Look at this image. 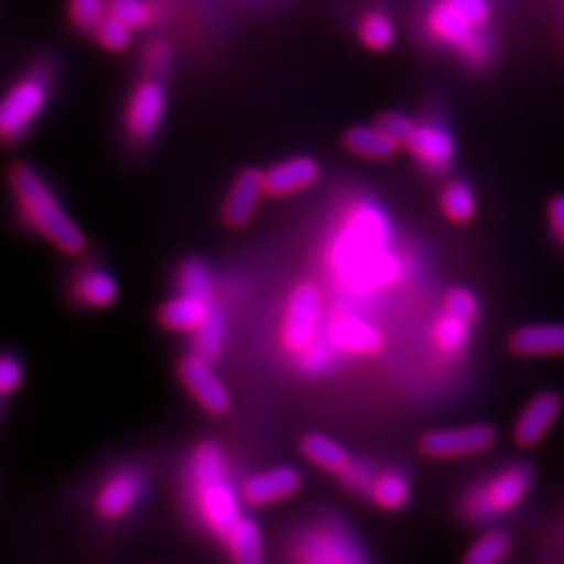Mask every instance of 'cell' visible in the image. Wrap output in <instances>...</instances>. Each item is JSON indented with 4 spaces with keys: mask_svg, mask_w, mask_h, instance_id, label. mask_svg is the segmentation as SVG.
I'll list each match as a JSON object with an SVG mask.
<instances>
[{
    "mask_svg": "<svg viewBox=\"0 0 564 564\" xmlns=\"http://www.w3.org/2000/svg\"><path fill=\"white\" fill-rule=\"evenodd\" d=\"M9 186L21 214L46 241L63 256H82L86 251V237L78 224L63 209L55 193L42 181L36 167L30 163L15 162L9 167Z\"/></svg>",
    "mask_w": 564,
    "mask_h": 564,
    "instance_id": "cell-1",
    "label": "cell"
},
{
    "mask_svg": "<svg viewBox=\"0 0 564 564\" xmlns=\"http://www.w3.org/2000/svg\"><path fill=\"white\" fill-rule=\"evenodd\" d=\"M191 487L193 502L203 527L224 540L226 533L241 521V500L235 494L223 449L218 445H197L191 458Z\"/></svg>",
    "mask_w": 564,
    "mask_h": 564,
    "instance_id": "cell-2",
    "label": "cell"
},
{
    "mask_svg": "<svg viewBox=\"0 0 564 564\" xmlns=\"http://www.w3.org/2000/svg\"><path fill=\"white\" fill-rule=\"evenodd\" d=\"M533 468L529 464H510L491 479L475 485L463 498V514L473 523L508 514L523 502L533 487Z\"/></svg>",
    "mask_w": 564,
    "mask_h": 564,
    "instance_id": "cell-3",
    "label": "cell"
},
{
    "mask_svg": "<svg viewBox=\"0 0 564 564\" xmlns=\"http://www.w3.org/2000/svg\"><path fill=\"white\" fill-rule=\"evenodd\" d=\"M323 318V293L318 284L303 281L295 284L289 295L284 321H282V345L291 354L307 351L318 335Z\"/></svg>",
    "mask_w": 564,
    "mask_h": 564,
    "instance_id": "cell-4",
    "label": "cell"
},
{
    "mask_svg": "<svg viewBox=\"0 0 564 564\" xmlns=\"http://www.w3.org/2000/svg\"><path fill=\"white\" fill-rule=\"evenodd\" d=\"M429 32L447 46H454L473 65H485L491 59V44L481 34V28L466 20L454 7L440 2L429 11Z\"/></svg>",
    "mask_w": 564,
    "mask_h": 564,
    "instance_id": "cell-5",
    "label": "cell"
},
{
    "mask_svg": "<svg viewBox=\"0 0 564 564\" xmlns=\"http://www.w3.org/2000/svg\"><path fill=\"white\" fill-rule=\"evenodd\" d=\"M48 101V84L39 74L18 82L0 105V132L7 141H15L41 116Z\"/></svg>",
    "mask_w": 564,
    "mask_h": 564,
    "instance_id": "cell-6",
    "label": "cell"
},
{
    "mask_svg": "<svg viewBox=\"0 0 564 564\" xmlns=\"http://www.w3.org/2000/svg\"><path fill=\"white\" fill-rule=\"evenodd\" d=\"M498 442V433L491 424H464L456 429H440L424 433L419 447L426 458L447 460V458H464L477 456L491 449Z\"/></svg>",
    "mask_w": 564,
    "mask_h": 564,
    "instance_id": "cell-7",
    "label": "cell"
},
{
    "mask_svg": "<svg viewBox=\"0 0 564 564\" xmlns=\"http://www.w3.org/2000/svg\"><path fill=\"white\" fill-rule=\"evenodd\" d=\"M293 564H368L356 542L335 527L303 533L293 547Z\"/></svg>",
    "mask_w": 564,
    "mask_h": 564,
    "instance_id": "cell-8",
    "label": "cell"
},
{
    "mask_svg": "<svg viewBox=\"0 0 564 564\" xmlns=\"http://www.w3.org/2000/svg\"><path fill=\"white\" fill-rule=\"evenodd\" d=\"M176 370L181 383L188 389L193 400L199 403L207 414L224 416L230 412L232 398L212 364L191 354L182 358Z\"/></svg>",
    "mask_w": 564,
    "mask_h": 564,
    "instance_id": "cell-9",
    "label": "cell"
},
{
    "mask_svg": "<svg viewBox=\"0 0 564 564\" xmlns=\"http://www.w3.org/2000/svg\"><path fill=\"white\" fill-rule=\"evenodd\" d=\"M303 487L302 475L293 466H274L251 475L241 487V500L247 506L263 508L293 498Z\"/></svg>",
    "mask_w": 564,
    "mask_h": 564,
    "instance_id": "cell-10",
    "label": "cell"
},
{
    "mask_svg": "<svg viewBox=\"0 0 564 564\" xmlns=\"http://www.w3.org/2000/svg\"><path fill=\"white\" fill-rule=\"evenodd\" d=\"M142 484L141 473L134 468H120L113 473L101 489L95 496V510L105 521H120L126 514L132 512V508L141 500Z\"/></svg>",
    "mask_w": 564,
    "mask_h": 564,
    "instance_id": "cell-11",
    "label": "cell"
},
{
    "mask_svg": "<svg viewBox=\"0 0 564 564\" xmlns=\"http://www.w3.org/2000/svg\"><path fill=\"white\" fill-rule=\"evenodd\" d=\"M265 195L263 172L258 167H247L235 178L228 188L223 205V223L237 230L253 220L260 202Z\"/></svg>",
    "mask_w": 564,
    "mask_h": 564,
    "instance_id": "cell-12",
    "label": "cell"
},
{
    "mask_svg": "<svg viewBox=\"0 0 564 564\" xmlns=\"http://www.w3.org/2000/svg\"><path fill=\"white\" fill-rule=\"evenodd\" d=\"M563 412V398L554 391L538 393L527 403L514 423V442L523 447H535L552 431Z\"/></svg>",
    "mask_w": 564,
    "mask_h": 564,
    "instance_id": "cell-13",
    "label": "cell"
},
{
    "mask_svg": "<svg viewBox=\"0 0 564 564\" xmlns=\"http://www.w3.org/2000/svg\"><path fill=\"white\" fill-rule=\"evenodd\" d=\"M403 147L431 172H445L456 155V142L440 123H416Z\"/></svg>",
    "mask_w": 564,
    "mask_h": 564,
    "instance_id": "cell-14",
    "label": "cell"
},
{
    "mask_svg": "<svg viewBox=\"0 0 564 564\" xmlns=\"http://www.w3.org/2000/svg\"><path fill=\"white\" fill-rule=\"evenodd\" d=\"M163 113H165V93L162 84L153 80L142 82L128 102V111H126L128 132L139 141L151 139L162 123Z\"/></svg>",
    "mask_w": 564,
    "mask_h": 564,
    "instance_id": "cell-15",
    "label": "cell"
},
{
    "mask_svg": "<svg viewBox=\"0 0 564 564\" xmlns=\"http://www.w3.org/2000/svg\"><path fill=\"white\" fill-rule=\"evenodd\" d=\"M321 178V165L316 160L302 155L272 165L263 172V184L268 197H291L314 186Z\"/></svg>",
    "mask_w": 564,
    "mask_h": 564,
    "instance_id": "cell-16",
    "label": "cell"
},
{
    "mask_svg": "<svg viewBox=\"0 0 564 564\" xmlns=\"http://www.w3.org/2000/svg\"><path fill=\"white\" fill-rule=\"evenodd\" d=\"M510 349L517 356H563L564 324H527L512 333Z\"/></svg>",
    "mask_w": 564,
    "mask_h": 564,
    "instance_id": "cell-17",
    "label": "cell"
},
{
    "mask_svg": "<svg viewBox=\"0 0 564 564\" xmlns=\"http://www.w3.org/2000/svg\"><path fill=\"white\" fill-rule=\"evenodd\" d=\"M330 339L345 351L358 356H377L384 347V337L372 326L356 316H339L330 324Z\"/></svg>",
    "mask_w": 564,
    "mask_h": 564,
    "instance_id": "cell-18",
    "label": "cell"
},
{
    "mask_svg": "<svg viewBox=\"0 0 564 564\" xmlns=\"http://www.w3.org/2000/svg\"><path fill=\"white\" fill-rule=\"evenodd\" d=\"M343 147L362 160L387 162L398 155L400 142L393 141L379 126H351L343 134Z\"/></svg>",
    "mask_w": 564,
    "mask_h": 564,
    "instance_id": "cell-19",
    "label": "cell"
},
{
    "mask_svg": "<svg viewBox=\"0 0 564 564\" xmlns=\"http://www.w3.org/2000/svg\"><path fill=\"white\" fill-rule=\"evenodd\" d=\"M212 303L199 302L186 295H176L160 305L158 321L165 330L195 335L205 321L212 316Z\"/></svg>",
    "mask_w": 564,
    "mask_h": 564,
    "instance_id": "cell-20",
    "label": "cell"
},
{
    "mask_svg": "<svg viewBox=\"0 0 564 564\" xmlns=\"http://www.w3.org/2000/svg\"><path fill=\"white\" fill-rule=\"evenodd\" d=\"M232 564H265L262 531L256 521L242 517L223 540Z\"/></svg>",
    "mask_w": 564,
    "mask_h": 564,
    "instance_id": "cell-21",
    "label": "cell"
},
{
    "mask_svg": "<svg viewBox=\"0 0 564 564\" xmlns=\"http://www.w3.org/2000/svg\"><path fill=\"white\" fill-rule=\"evenodd\" d=\"M72 291L76 302L95 310L111 307L118 302V295H120L118 282L113 281V276L95 268L80 272V276L74 281Z\"/></svg>",
    "mask_w": 564,
    "mask_h": 564,
    "instance_id": "cell-22",
    "label": "cell"
},
{
    "mask_svg": "<svg viewBox=\"0 0 564 564\" xmlns=\"http://www.w3.org/2000/svg\"><path fill=\"white\" fill-rule=\"evenodd\" d=\"M303 456L307 463L323 468L330 475H339L349 468L351 458L349 454L345 452V447L341 444H337L335 440L326 437L323 433H307L300 444Z\"/></svg>",
    "mask_w": 564,
    "mask_h": 564,
    "instance_id": "cell-23",
    "label": "cell"
},
{
    "mask_svg": "<svg viewBox=\"0 0 564 564\" xmlns=\"http://www.w3.org/2000/svg\"><path fill=\"white\" fill-rule=\"evenodd\" d=\"M410 496H412V487L400 470L377 473L375 481L370 485V491H368V498L375 502V506H379L387 512H398L405 508V505L410 502Z\"/></svg>",
    "mask_w": 564,
    "mask_h": 564,
    "instance_id": "cell-24",
    "label": "cell"
},
{
    "mask_svg": "<svg viewBox=\"0 0 564 564\" xmlns=\"http://www.w3.org/2000/svg\"><path fill=\"white\" fill-rule=\"evenodd\" d=\"M470 326L473 324L464 323L460 318L444 312L433 324L435 347L447 358L460 356L466 351L468 341H470Z\"/></svg>",
    "mask_w": 564,
    "mask_h": 564,
    "instance_id": "cell-25",
    "label": "cell"
},
{
    "mask_svg": "<svg viewBox=\"0 0 564 564\" xmlns=\"http://www.w3.org/2000/svg\"><path fill=\"white\" fill-rule=\"evenodd\" d=\"M512 550V540L506 531L491 529L479 535L466 550L463 564H502Z\"/></svg>",
    "mask_w": 564,
    "mask_h": 564,
    "instance_id": "cell-26",
    "label": "cell"
},
{
    "mask_svg": "<svg viewBox=\"0 0 564 564\" xmlns=\"http://www.w3.org/2000/svg\"><path fill=\"white\" fill-rule=\"evenodd\" d=\"M442 209L445 218L454 224H468L477 214V199L473 188L463 181L445 184L442 193Z\"/></svg>",
    "mask_w": 564,
    "mask_h": 564,
    "instance_id": "cell-27",
    "label": "cell"
},
{
    "mask_svg": "<svg viewBox=\"0 0 564 564\" xmlns=\"http://www.w3.org/2000/svg\"><path fill=\"white\" fill-rule=\"evenodd\" d=\"M193 354L199 356L209 364L218 362L223 358L224 345H226V326L218 312H212V316L205 321L202 328L193 335Z\"/></svg>",
    "mask_w": 564,
    "mask_h": 564,
    "instance_id": "cell-28",
    "label": "cell"
},
{
    "mask_svg": "<svg viewBox=\"0 0 564 564\" xmlns=\"http://www.w3.org/2000/svg\"><path fill=\"white\" fill-rule=\"evenodd\" d=\"M178 289H181V295L212 303L214 282H212V274H209L207 265L199 260H188V262L182 263L181 270H178Z\"/></svg>",
    "mask_w": 564,
    "mask_h": 564,
    "instance_id": "cell-29",
    "label": "cell"
},
{
    "mask_svg": "<svg viewBox=\"0 0 564 564\" xmlns=\"http://www.w3.org/2000/svg\"><path fill=\"white\" fill-rule=\"evenodd\" d=\"M360 36L368 48L384 51L395 41V28L384 13L372 11V13L364 15L362 23H360Z\"/></svg>",
    "mask_w": 564,
    "mask_h": 564,
    "instance_id": "cell-30",
    "label": "cell"
},
{
    "mask_svg": "<svg viewBox=\"0 0 564 564\" xmlns=\"http://www.w3.org/2000/svg\"><path fill=\"white\" fill-rule=\"evenodd\" d=\"M109 18L121 21L130 30L144 28L151 20V7L144 0H107Z\"/></svg>",
    "mask_w": 564,
    "mask_h": 564,
    "instance_id": "cell-31",
    "label": "cell"
},
{
    "mask_svg": "<svg viewBox=\"0 0 564 564\" xmlns=\"http://www.w3.org/2000/svg\"><path fill=\"white\" fill-rule=\"evenodd\" d=\"M444 312L460 318L464 323L473 324L481 314V305L473 291L458 286L445 295Z\"/></svg>",
    "mask_w": 564,
    "mask_h": 564,
    "instance_id": "cell-32",
    "label": "cell"
},
{
    "mask_svg": "<svg viewBox=\"0 0 564 564\" xmlns=\"http://www.w3.org/2000/svg\"><path fill=\"white\" fill-rule=\"evenodd\" d=\"M109 15L107 0H69V18L80 30H97Z\"/></svg>",
    "mask_w": 564,
    "mask_h": 564,
    "instance_id": "cell-33",
    "label": "cell"
},
{
    "mask_svg": "<svg viewBox=\"0 0 564 564\" xmlns=\"http://www.w3.org/2000/svg\"><path fill=\"white\" fill-rule=\"evenodd\" d=\"M97 39L107 51H123L132 41V30L121 21L107 15V20L97 28Z\"/></svg>",
    "mask_w": 564,
    "mask_h": 564,
    "instance_id": "cell-34",
    "label": "cell"
},
{
    "mask_svg": "<svg viewBox=\"0 0 564 564\" xmlns=\"http://www.w3.org/2000/svg\"><path fill=\"white\" fill-rule=\"evenodd\" d=\"M21 383H23V370H21L20 360L11 354H4L0 360V393L9 398L15 391H20Z\"/></svg>",
    "mask_w": 564,
    "mask_h": 564,
    "instance_id": "cell-35",
    "label": "cell"
},
{
    "mask_svg": "<svg viewBox=\"0 0 564 564\" xmlns=\"http://www.w3.org/2000/svg\"><path fill=\"white\" fill-rule=\"evenodd\" d=\"M377 126H379L383 132H387L393 141L405 144L408 139L412 137L414 128H416V121L405 118L402 113H383V116L379 118V121H377Z\"/></svg>",
    "mask_w": 564,
    "mask_h": 564,
    "instance_id": "cell-36",
    "label": "cell"
},
{
    "mask_svg": "<svg viewBox=\"0 0 564 564\" xmlns=\"http://www.w3.org/2000/svg\"><path fill=\"white\" fill-rule=\"evenodd\" d=\"M445 4L460 11L466 20L473 21L475 25L484 28L489 21V2L487 0H442Z\"/></svg>",
    "mask_w": 564,
    "mask_h": 564,
    "instance_id": "cell-37",
    "label": "cell"
},
{
    "mask_svg": "<svg viewBox=\"0 0 564 564\" xmlns=\"http://www.w3.org/2000/svg\"><path fill=\"white\" fill-rule=\"evenodd\" d=\"M377 475H372L364 464L354 463L349 464V468L341 475L343 484L347 485L349 489L358 491V494H368L370 485L375 481Z\"/></svg>",
    "mask_w": 564,
    "mask_h": 564,
    "instance_id": "cell-38",
    "label": "cell"
},
{
    "mask_svg": "<svg viewBox=\"0 0 564 564\" xmlns=\"http://www.w3.org/2000/svg\"><path fill=\"white\" fill-rule=\"evenodd\" d=\"M547 223L554 239L564 249V195L554 197L547 205Z\"/></svg>",
    "mask_w": 564,
    "mask_h": 564,
    "instance_id": "cell-39",
    "label": "cell"
},
{
    "mask_svg": "<svg viewBox=\"0 0 564 564\" xmlns=\"http://www.w3.org/2000/svg\"><path fill=\"white\" fill-rule=\"evenodd\" d=\"M147 57H149V65L155 67V69H163L170 61V46L163 41H158L155 44L149 46L147 51Z\"/></svg>",
    "mask_w": 564,
    "mask_h": 564,
    "instance_id": "cell-40",
    "label": "cell"
}]
</instances>
